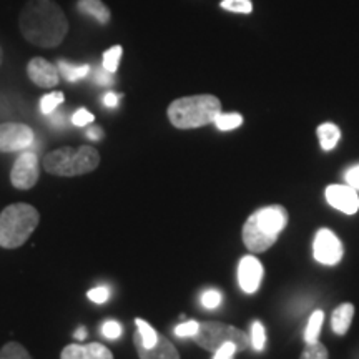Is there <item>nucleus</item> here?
<instances>
[{
  "label": "nucleus",
  "mask_w": 359,
  "mask_h": 359,
  "mask_svg": "<svg viewBox=\"0 0 359 359\" xmlns=\"http://www.w3.org/2000/svg\"><path fill=\"white\" fill-rule=\"evenodd\" d=\"M19 29L35 47L55 48L69 34V20L55 0H29L20 12Z\"/></svg>",
  "instance_id": "f257e3e1"
},
{
  "label": "nucleus",
  "mask_w": 359,
  "mask_h": 359,
  "mask_svg": "<svg viewBox=\"0 0 359 359\" xmlns=\"http://www.w3.org/2000/svg\"><path fill=\"white\" fill-rule=\"evenodd\" d=\"M288 223V213L280 205L259 208L250 215L243 226V243L251 253H263L276 243Z\"/></svg>",
  "instance_id": "f03ea898"
},
{
  "label": "nucleus",
  "mask_w": 359,
  "mask_h": 359,
  "mask_svg": "<svg viewBox=\"0 0 359 359\" xmlns=\"http://www.w3.org/2000/svg\"><path fill=\"white\" fill-rule=\"evenodd\" d=\"M168 120L175 128L191 130L215 122L222 114V102L215 95H190L173 100L168 105Z\"/></svg>",
  "instance_id": "7ed1b4c3"
},
{
  "label": "nucleus",
  "mask_w": 359,
  "mask_h": 359,
  "mask_svg": "<svg viewBox=\"0 0 359 359\" xmlns=\"http://www.w3.org/2000/svg\"><path fill=\"white\" fill-rule=\"evenodd\" d=\"M40 215L29 203H13L0 213V246L6 250L20 248L37 230Z\"/></svg>",
  "instance_id": "20e7f679"
},
{
  "label": "nucleus",
  "mask_w": 359,
  "mask_h": 359,
  "mask_svg": "<svg viewBox=\"0 0 359 359\" xmlns=\"http://www.w3.org/2000/svg\"><path fill=\"white\" fill-rule=\"evenodd\" d=\"M45 172L55 177H80V175L92 173L100 165V154L93 147L82 145L79 148L62 147L48 151L43 156Z\"/></svg>",
  "instance_id": "39448f33"
},
{
  "label": "nucleus",
  "mask_w": 359,
  "mask_h": 359,
  "mask_svg": "<svg viewBox=\"0 0 359 359\" xmlns=\"http://www.w3.org/2000/svg\"><path fill=\"white\" fill-rule=\"evenodd\" d=\"M198 346H201L206 351L215 353L219 346H223L224 343H233L236 344L238 351H245L250 348V336L243 333L238 327L226 325V323L219 321H205L200 323L198 333L193 336Z\"/></svg>",
  "instance_id": "423d86ee"
},
{
  "label": "nucleus",
  "mask_w": 359,
  "mask_h": 359,
  "mask_svg": "<svg viewBox=\"0 0 359 359\" xmlns=\"http://www.w3.org/2000/svg\"><path fill=\"white\" fill-rule=\"evenodd\" d=\"M343 243L333 231L327 228H321L314 235L313 241V255L318 263L326 264V266H334L343 258Z\"/></svg>",
  "instance_id": "0eeeda50"
},
{
  "label": "nucleus",
  "mask_w": 359,
  "mask_h": 359,
  "mask_svg": "<svg viewBox=\"0 0 359 359\" xmlns=\"http://www.w3.org/2000/svg\"><path fill=\"white\" fill-rule=\"evenodd\" d=\"M34 140V130L29 125L15 122L0 123V151L2 154L27 150L29 147H32Z\"/></svg>",
  "instance_id": "6e6552de"
},
{
  "label": "nucleus",
  "mask_w": 359,
  "mask_h": 359,
  "mask_svg": "<svg viewBox=\"0 0 359 359\" xmlns=\"http://www.w3.org/2000/svg\"><path fill=\"white\" fill-rule=\"evenodd\" d=\"M40 177L39 156L34 151H24L11 170V183L17 190H30L37 185Z\"/></svg>",
  "instance_id": "1a4fd4ad"
},
{
  "label": "nucleus",
  "mask_w": 359,
  "mask_h": 359,
  "mask_svg": "<svg viewBox=\"0 0 359 359\" xmlns=\"http://www.w3.org/2000/svg\"><path fill=\"white\" fill-rule=\"evenodd\" d=\"M263 280V264L253 255L243 257L238 264V283L246 294L257 293Z\"/></svg>",
  "instance_id": "9d476101"
},
{
  "label": "nucleus",
  "mask_w": 359,
  "mask_h": 359,
  "mask_svg": "<svg viewBox=\"0 0 359 359\" xmlns=\"http://www.w3.org/2000/svg\"><path fill=\"white\" fill-rule=\"evenodd\" d=\"M27 75L40 88H53L60 82L58 69L42 57H35L27 65Z\"/></svg>",
  "instance_id": "9b49d317"
},
{
  "label": "nucleus",
  "mask_w": 359,
  "mask_h": 359,
  "mask_svg": "<svg viewBox=\"0 0 359 359\" xmlns=\"http://www.w3.org/2000/svg\"><path fill=\"white\" fill-rule=\"evenodd\" d=\"M326 200L344 215H354L359 210L358 191L349 185H330L326 188Z\"/></svg>",
  "instance_id": "f8f14e48"
},
{
  "label": "nucleus",
  "mask_w": 359,
  "mask_h": 359,
  "mask_svg": "<svg viewBox=\"0 0 359 359\" xmlns=\"http://www.w3.org/2000/svg\"><path fill=\"white\" fill-rule=\"evenodd\" d=\"M60 359H114V354L100 343L69 344L62 349Z\"/></svg>",
  "instance_id": "ddd939ff"
},
{
  "label": "nucleus",
  "mask_w": 359,
  "mask_h": 359,
  "mask_svg": "<svg viewBox=\"0 0 359 359\" xmlns=\"http://www.w3.org/2000/svg\"><path fill=\"white\" fill-rule=\"evenodd\" d=\"M133 344L140 359H180V354L177 348H175V344L161 334H158L155 346L151 348H145L137 338H133Z\"/></svg>",
  "instance_id": "4468645a"
},
{
  "label": "nucleus",
  "mask_w": 359,
  "mask_h": 359,
  "mask_svg": "<svg viewBox=\"0 0 359 359\" xmlns=\"http://www.w3.org/2000/svg\"><path fill=\"white\" fill-rule=\"evenodd\" d=\"M354 306L351 303H343L333 311L331 316V327L338 336H344L349 331V326L353 323Z\"/></svg>",
  "instance_id": "2eb2a0df"
},
{
  "label": "nucleus",
  "mask_w": 359,
  "mask_h": 359,
  "mask_svg": "<svg viewBox=\"0 0 359 359\" xmlns=\"http://www.w3.org/2000/svg\"><path fill=\"white\" fill-rule=\"evenodd\" d=\"M77 7L85 15L93 17L100 25H107L110 22V8L102 0H79Z\"/></svg>",
  "instance_id": "dca6fc26"
},
{
  "label": "nucleus",
  "mask_w": 359,
  "mask_h": 359,
  "mask_svg": "<svg viewBox=\"0 0 359 359\" xmlns=\"http://www.w3.org/2000/svg\"><path fill=\"white\" fill-rule=\"evenodd\" d=\"M316 132H318V138H320L323 150L330 151V150H333L336 145H338V142L341 138V132L334 123H330V122L323 123L318 127Z\"/></svg>",
  "instance_id": "f3484780"
},
{
  "label": "nucleus",
  "mask_w": 359,
  "mask_h": 359,
  "mask_svg": "<svg viewBox=\"0 0 359 359\" xmlns=\"http://www.w3.org/2000/svg\"><path fill=\"white\" fill-rule=\"evenodd\" d=\"M57 69L58 74H60L67 82H77V80H82L90 74V65H74L65 60H58Z\"/></svg>",
  "instance_id": "a211bd4d"
},
{
  "label": "nucleus",
  "mask_w": 359,
  "mask_h": 359,
  "mask_svg": "<svg viewBox=\"0 0 359 359\" xmlns=\"http://www.w3.org/2000/svg\"><path fill=\"white\" fill-rule=\"evenodd\" d=\"M323 320H325V314H323L321 309H316V311L311 314L306 330H304V343L306 344L318 343L321 330H323Z\"/></svg>",
  "instance_id": "6ab92c4d"
},
{
  "label": "nucleus",
  "mask_w": 359,
  "mask_h": 359,
  "mask_svg": "<svg viewBox=\"0 0 359 359\" xmlns=\"http://www.w3.org/2000/svg\"><path fill=\"white\" fill-rule=\"evenodd\" d=\"M135 323H137V333L133 334V338L140 341L145 348L155 346L156 339H158V333L145 320H142V318H137Z\"/></svg>",
  "instance_id": "aec40b11"
},
{
  "label": "nucleus",
  "mask_w": 359,
  "mask_h": 359,
  "mask_svg": "<svg viewBox=\"0 0 359 359\" xmlns=\"http://www.w3.org/2000/svg\"><path fill=\"white\" fill-rule=\"evenodd\" d=\"M122 45H114L109 50L103 52V69L110 72V74H115V72L118 70L120 60H122Z\"/></svg>",
  "instance_id": "412c9836"
},
{
  "label": "nucleus",
  "mask_w": 359,
  "mask_h": 359,
  "mask_svg": "<svg viewBox=\"0 0 359 359\" xmlns=\"http://www.w3.org/2000/svg\"><path fill=\"white\" fill-rule=\"evenodd\" d=\"M215 125H217L218 130L222 132H230V130H235L243 125V116L240 114H219L217 118H215Z\"/></svg>",
  "instance_id": "4be33fe9"
},
{
  "label": "nucleus",
  "mask_w": 359,
  "mask_h": 359,
  "mask_svg": "<svg viewBox=\"0 0 359 359\" xmlns=\"http://www.w3.org/2000/svg\"><path fill=\"white\" fill-rule=\"evenodd\" d=\"M64 100L65 97L62 92L47 93V95L40 98V111H42L43 115H52L53 111L58 109V105H62V102Z\"/></svg>",
  "instance_id": "5701e85b"
},
{
  "label": "nucleus",
  "mask_w": 359,
  "mask_h": 359,
  "mask_svg": "<svg viewBox=\"0 0 359 359\" xmlns=\"http://www.w3.org/2000/svg\"><path fill=\"white\" fill-rule=\"evenodd\" d=\"M266 344V331L259 321H253L250 330V346H253L255 351H263Z\"/></svg>",
  "instance_id": "b1692460"
},
{
  "label": "nucleus",
  "mask_w": 359,
  "mask_h": 359,
  "mask_svg": "<svg viewBox=\"0 0 359 359\" xmlns=\"http://www.w3.org/2000/svg\"><path fill=\"white\" fill-rule=\"evenodd\" d=\"M0 359H32L27 349L20 343L11 341L0 349Z\"/></svg>",
  "instance_id": "393cba45"
},
{
  "label": "nucleus",
  "mask_w": 359,
  "mask_h": 359,
  "mask_svg": "<svg viewBox=\"0 0 359 359\" xmlns=\"http://www.w3.org/2000/svg\"><path fill=\"white\" fill-rule=\"evenodd\" d=\"M219 6H222L224 11L235 13H251V11H253L251 0H222Z\"/></svg>",
  "instance_id": "a878e982"
},
{
  "label": "nucleus",
  "mask_w": 359,
  "mask_h": 359,
  "mask_svg": "<svg viewBox=\"0 0 359 359\" xmlns=\"http://www.w3.org/2000/svg\"><path fill=\"white\" fill-rule=\"evenodd\" d=\"M299 359H327V349L320 341L313 344H306Z\"/></svg>",
  "instance_id": "bb28decb"
},
{
  "label": "nucleus",
  "mask_w": 359,
  "mask_h": 359,
  "mask_svg": "<svg viewBox=\"0 0 359 359\" xmlns=\"http://www.w3.org/2000/svg\"><path fill=\"white\" fill-rule=\"evenodd\" d=\"M200 303L201 306L206 308V309H215L218 308L219 304H222V293H219L218 290H206L201 293V298H200Z\"/></svg>",
  "instance_id": "cd10ccee"
},
{
  "label": "nucleus",
  "mask_w": 359,
  "mask_h": 359,
  "mask_svg": "<svg viewBox=\"0 0 359 359\" xmlns=\"http://www.w3.org/2000/svg\"><path fill=\"white\" fill-rule=\"evenodd\" d=\"M200 330V323L198 321H185V323H180V325L175 327V336L178 338H193Z\"/></svg>",
  "instance_id": "c85d7f7f"
},
{
  "label": "nucleus",
  "mask_w": 359,
  "mask_h": 359,
  "mask_svg": "<svg viewBox=\"0 0 359 359\" xmlns=\"http://www.w3.org/2000/svg\"><path fill=\"white\" fill-rule=\"evenodd\" d=\"M102 334L105 336L107 339H118L120 336H122V326L116 321H105L102 325Z\"/></svg>",
  "instance_id": "c756f323"
},
{
  "label": "nucleus",
  "mask_w": 359,
  "mask_h": 359,
  "mask_svg": "<svg viewBox=\"0 0 359 359\" xmlns=\"http://www.w3.org/2000/svg\"><path fill=\"white\" fill-rule=\"evenodd\" d=\"M87 296H88V299H90V302H92V303L103 304V303L109 302V298H110V290L107 288V286H97V288L90 290L88 293H87Z\"/></svg>",
  "instance_id": "7c9ffc66"
},
{
  "label": "nucleus",
  "mask_w": 359,
  "mask_h": 359,
  "mask_svg": "<svg viewBox=\"0 0 359 359\" xmlns=\"http://www.w3.org/2000/svg\"><path fill=\"white\" fill-rule=\"evenodd\" d=\"M93 120H95V116L85 109H79L74 115H72V123H74L75 127H87L88 123H93Z\"/></svg>",
  "instance_id": "2f4dec72"
},
{
  "label": "nucleus",
  "mask_w": 359,
  "mask_h": 359,
  "mask_svg": "<svg viewBox=\"0 0 359 359\" xmlns=\"http://www.w3.org/2000/svg\"><path fill=\"white\" fill-rule=\"evenodd\" d=\"M236 351H238L236 344L224 343L223 346H219L217 351H215L213 359H233V356H235Z\"/></svg>",
  "instance_id": "473e14b6"
},
{
  "label": "nucleus",
  "mask_w": 359,
  "mask_h": 359,
  "mask_svg": "<svg viewBox=\"0 0 359 359\" xmlns=\"http://www.w3.org/2000/svg\"><path fill=\"white\" fill-rule=\"evenodd\" d=\"M344 178H346V185L353 187L354 190H359V165H354L346 172L344 175Z\"/></svg>",
  "instance_id": "72a5a7b5"
},
{
  "label": "nucleus",
  "mask_w": 359,
  "mask_h": 359,
  "mask_svg": "<svg viewBox=\"0 0 359 359\" xmlns=\"http://www.w3.org/2000/svg\"><path fill=\"white\" fill-rule=\"evenodd\" d=\"M95 82L98 85H111L114 83V74L107 72L105 69H100L95 72Z\"/></svg>",
  "instance_id": "f704fd0d"
},
{
  "label": "nucleus",
  "mask_w": 359,
  "mask_h": 359,
  "mask_svg": "<svg viewBox=\"0 0 359 359\" xmlns=\"http://www.w3.org/2000/svg\"><path fill=\"white\" fill-rule=\"evenodd\" d=\"M118 100L120 95H116L114 92L105 93V97H103V103H105V107H109V109H115V107L118 105Z\"/></svg>",
  "instance_id": "c9c22d12"
},
{
  "label": "nucleus",
  "mask_w": 359,
  "mask_h": 359,
  "mask_svg": "<svg viewBox=\"0 0 359 359\" xmlns=\"http://www.w3.org/2000/svg\"><path fill=\"white\" fill-rule=\"evenodd\" d=\"M87 137L90 138V140H102V137H103L102 128L100 127H92L87 132Z\"/></svg>",
  "instance_id": "e433bc0d"
},
{
  "label": "nucleus",
  "mask_w": 359,
  "mask_h": 359,
  "mask_svg": "<svg viewBox=\"0 0 359 359\" xmlns=\"http://www.w3.org/2000/svg\"><path fill=\"white\" fill-rule=\"evenodd\" d=\"M85 338H87V330H85L83 326H80L77 331H75V339L79 341H83Z\"/></svg>",
  "instance_id": "4c0bfd02"
},
{
  "label": "nucleus",
  "mask_w": 359,
  "mask_h": 359,
  "mask_svg": "<svg viewBox=\"0 0 359 359\" xmlns=\"http://www.w3.org/2000/svg\"><path fill=\"white\" fill-rule=\"evenodd\" d=\"M62 118H64V116L60 114H55V111L52 114V123L57 125V127H62Z\"/></svg>",
  "instance_id": "58836bf2"
},
{
  "label": "nucleus",
  "mask_w": 359,
  "mask_h": 359,
  "mask_svg": "<svg viewBox=\"0 0 359 359\" xmlns=\"http://www.w3.org/2000/svg\"><path fill=\"white\" fill-rule=\"evenodd\" d=\"M2 60H4V52H2V47H0V65H2Z\"/></svg>",
  "instance_id": "ea45409f"
}]
</instances>
